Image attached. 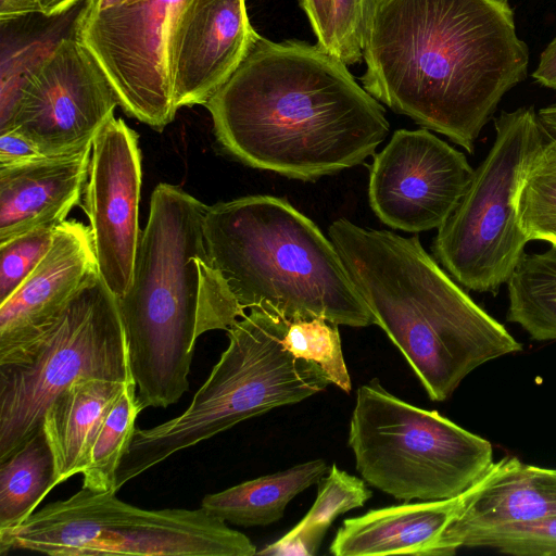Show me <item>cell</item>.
Segmentation results:
<instances>
[{
	"label": "cell",
	"mask_w": 556,
	"mask_h": 556,
	"mask_svg": "<svg viewBox=\"0 0 556 556\" xmlns=\"http://www.w3.org/2000/svg\"><path fill=\"white\" fill-rule=\"evenodd\" d=\"M507 0H379L363 49L364 89L473 153L503 97L528 75Z\"/></svg>",
	"instance_id": "obj_1"
},
{
	"label": "cell",
	"mask_w": 556,
	"mask_h": 556,
	"mask_svg": "<svg viewBox=\"0 0 556 556\" xmlns=\"http://www.w3.org/2000/svg\"><path fill=\"white\" fill-rule=\"evenodd\" d=\"M204 105L228 153L300 180L363 163L389 132L383 106L348 65L299 40L261 37Z\"/></svg>",
	"instance_id": "obj_2"
},
{
	"label": "cell",
	"mask_w": 556,
	"mask_h": 556,
	"mask_svg": "<svg viewBox=\"0 0 556 556\" xmlns=\"http://www.w3.org/2000/svg\"><path fill=\"white\" fill-rule=\"evenodd\" d=\"M206 206L177 186L155 187L131 282L117 298L142 409L177 403L189 389L197 339L245 315L208 252Z\"/></svg>",
	"instance_id": "obj_3"
},
{
	"label": "cell",
	"mask_w": 556,
	"mask_h": 556,
	"mask_svg": "<svg viewBox=\"0 0 556 556\" xmlns=\"http://www.w3.org/2000/svg\"><path fill=\"white\" fill-rule=\"evenodd\" d=\"M329 238L378 325L430 400H447L480 365L520 352L519 343L431 257L418 237L339 218Z\"/></svg>",
	"instance_id": "obj_4"
},
{
	"label": "cell",
	"mask_w": 556,
	"mask_h": 556,
	"mask_svg": "<svg viewBox=\"0 0 556 556\" xmlns=\"http://www.w3.org/2000/svg\"><path fill=\"white\" fill-rule=\"evenodd\" d=\"M203 227L214 265L243 311L375 325L330 238L287 199L248 195L206 206Z\"/></svg>",
	"instance_id": "obj_5"
},
{
	"label": "cell",
	"mask_w": 556,
	"mask_h": 556,
	"mask_svg": "<svg viewBox=\"0 0 556 556\" xmlns=\"http://www.w3.org/2000/svg\"><path fill=\"white\" fill-rule=\"evenodd\" d=\"M288 324L261 308L240 317L227 330V349L186 410L152 428L135 429L115 491L177 452L325 390L330 381L321 367L283 346Z\"/></svg>",
	"instance_id": "obj_6"
},
{
	"label": "cell",
	"mask_w": 556,
	"mask_h": 556,
	"mask_svg": "<svg viewBox=\"0 0 556 556\" xmlns=\"http://www.w3.org/2000/svg\"><path fill=\"white\" fill-rule=\"evenodd\" d=\"M84 379L134 381L117 298L98 270L49 324L0 351V460L42 428L60 393Z\"/></svg>",
	"instance_id": "obj_7"
},
{
	"label": "cell",
	"mask_w": 556,
	"mask_h": 556,
	"mask_svg": "<svg viewBox=\"0 0 556 556\" xmlns=\"http://www.w3.org/2000/svg\"><path fill=\"white\" fill-rule=\"evenodd\" d=\"M349 429L357 471L402 501L455 497L491 468L492 445L438 410L412 405L379 379L358 387Z\"/></svg>",
	"instance_id": "obj_8"
},
{
	"label": "cell",
	"mask_w": 556,
	"mask_h": 556,
	"mask_svg": "<svg viewBox=\"0 0 556 556\" xmlns=\"http://www.w3.org/2000/svg\"><path fill=\"white\" fill-rule=\"evenodd\" d=\"M52 556H252L250 539L202 507L143 509L81 488L0 531V552Z\"/></svg>",
	"instance_id": "obj_9"
},
{
	"label": "cell",
	"mask_w": 556,
	"mask_h": 556,
	"mask_svg": "<svg viewBox=\"0 0 556 556\" xmlns=\"http://www.w3.org/2000/svg\"><path fill=\"white\" fill-rule=\"evenodd\" d=\"M494 128L488 155L433 241L437 260L458 283L492 294L526 254L516 197L545 135L533 106L501 112Z\"/></svg>",
	"instance_id": "obj_10"
},
{
	"label": "cell",
	"mask_w": 556,
	"mask_h": 556,
	"mask_svg": "<svg viewBox=\"0 0 556 556\" xmlns=\"http://www.w3.org/2000/svg\"><path fill=\"white\" fill-rule=\"evenodd\" d=\"M119 99L81 41L62 38L16 85L7 125L46 156L81 150L114 116Z\"/></svg>",
	"instance_id": "obj_11"
},
{
	"label": "cell",
	"mask_w": 556,
	"mask_h": 556,
	"mask_svg": "<svg viewBox=\"0 0 556 556\" xmlns=\"http://www.w3.org/2000/svg\"><path fill=\"white\" fill-rule=\"evenodd\" d=\"M187 0H127L78 15L74 37L87 46L109 76L124 111L162 131L175 117L167 52Z\"/></svg>",
	"instance_id": "obj_12"
},
{
	"label": "cell",
	"mask_w": 556,
	"mask_h": 556,
	"mask_svg": "<svg viewBox=\"0 0 556 556\" xmlns=\"http://www.w3.org/2000/svg\"><path fill=\"white\" fill-rule=\"evenodd\" d=\"M472 174L465 154L429 129H399L374 157L369 204L393 229H439L458 205Z\"/></svg>",
	"instance_id": "obj_13"
},
{
	"label": "cell",
	"mask_w": 556,
	"mask_h": 556,
	"mask_svg": "<svg viewBox=\"0 0 556 556\" xmlns=\"http://www.w3.org/2000/svg\"><path fill=\"white\" fill-rule=\"evenodd\" d=\"M138 135L112 116L92 141L85 211L98 271L116 298L128 289L140 241Z\"/></svg>",
	"instance_id": "obj_14"
},
{
	"label": "cell",
	"mask_w": 556,
	"mask_h": 556,
	"mask_svg": "<svg viewBox=\"0 0 556 556\" xmlns=\"http://www.w3.org/2000/svg\"><path fill=\"white\" fill-rule=\"evenodd\" d=\"M260 38L245 0H187L167 52L175 110L204 105Z\"/></svg>",
	"instance_id": "obj_15"
},
{
	"label": "cell",
	"mask_w": 556,
	"mask_h": 556,
	"mask_svg": "<svg viewBox=\"0 0 556 556\" xmlns=\"http://www.w3.org/2000/svg\"><path fill=\"white\" fill-rule=\"evenodd\" d=\"M98 270L90 227L64 220L53 243L27 279L0 304V351L43 328Z\"/></svg>",
	"instance_id": "obj_16"
},
{
	"label": "cell",
	"mask_w": 556,
	"mask_h": 556,
	"mask_svg": "<svg viewBox=\"0 0 556 556\" xmlns=\"http://www.w3.org/2000/svg\"><path fill=\"white\" fill-rule=\"evenodd\" d=\"M91 151L89 143L73 153L0 167V243L66 220L89 176Z\"/></svg>",
	"instance_id": "obj_17"
},
{
	"label": "cell",
	"mask_w": 556,
	"mask_h": 556,
	"mask_svg": "<svg viewBox=\"0 0 556 556\" xmlns=\"http://www.w3.org/2000/svg\"><path fill=\"white\" fill-rule=\"evenodd\" d=\"M556 516V469L515 456L494 462L462 513L446 529L441 556H451L469 535Z\"/></svg>",
	"instance_id": "obj_18"
},
{
	"label": "cell",
	"mask_w": 556,
	"mask_h": 556,
	"mask_svg": "<svg viewBox=\"0 0 556 556\" xmlns=\"http://www.w3.org/2000/svg\"><path fill=\"white\" fill-rule=\"evenodd\" d=\"M481 479L452 498L404 503L348 518L338 529L329 552L336 556H441L446 529L462 513Z\"/></svg>",
	"instance_id": "obj_19"
},
{
	"label": "cell",
	"mask_w": 556,
	"mask_h": 556,
	"mask_svg": "<svg viewBox=\"0 0 556 556\" xmlns=\"http://www.w3.org/2000/svg\"><path fill=\"white\" fill-rule=\"evenodd\" d=\"M126 383L79 380L49 405L42 430L54 456L55 485L83 472L92 439Z\"/></svg>",
	"instance_id": "obj_20"
},
{
	"label": "cell",
	"mask_w": 556,
	"mask_h": 556,
	"mask_svg": "<svg viewBox=\"0 0 556 556\" xmlns=\"http://www.w3.org/2000/svg\"><path fill=\"white\" fill-rule=\"evenodd\" d=\"M330 467L324 459L295 465L203 497L201 507L212 516L242 527L267 526L282 518L288 503L319 483Z\"/></svg>",
	"instance_id": "obj_21"
},
{
	"label": "cell",
	"mask_w": 556,
	"mask_h": 556,
	"mask_svg": "<svg viewBox=\"0 0 556 556\" xmlns=\"http://www.w3.org/2000/svg\"><path fill=\"white\" fill-rule=\"evenodd\" d=\"M54 486V456L41 428L0 460V531L23 523Z\"/></svg>",
	"instance_id": "obj_22"
},
{
	"label": "cell",
	"mask_w": 556,
	"mask_h": 556,
	"mask_svg": "<svg viewBox=\"0 0 556 556\" xmlns=\"http://www.w3.org/2000/svg\"><path fill=\"white\" fill-rule=\"evenodd\" d=\"M366 481L332 464L319 481L316 500L307 514L283 536L267 545L260 555H315L334 519L362 507L372 495Z\"/></svg>",
	"instance_id": "obj_23"
},
{
	"label": "cell",
	"mask_w": 556,
	"mask_h": 556,
	"mask_svg": "<svg viewBox=\"0 0 556 556\" xmlns=\"http://www.w3.org/2000/svg\"><path fill=\"white\" fill-rule=\"evenodd\" d=\"M507 320L533 340H556V247L525 254L507 281Z\"/></svg>",
	"instance_id": "obj_24"
},
{
	"label": "cell",
	"mask_w": 556,
	"mask_h": 556,
	"mask_svg": "<svg viewBox=\"0 0 556 556\" xmlns=\"http://www.w3.org/2000/svg\"><path fill=\"white\" fill-rule=\"evenodd\" d=\"M141 410L136 383L130 381L125 384L92 439L81 472L83 488L93 492L115 491L116 472L136 429L135 420Z\"/></svg>",
	"instance_id": "obj_25"
},
{
	"label": "cell",
	"mask_w": 556,
	"mask_h": 556,
	"mask_svg": "<svg viewBox=\"0 0 556 556\" xmlns=\"http://www.w3.org/2000/svg\"><path fill=\"white\" fill-rule=\"evenodd\" d=\"M516 213L529 241L556 247V139L544 141L529 165L516 197Z\"/></svg>",
	"instance_id": "obj_26"
},
{
	"label": "cell",
	"mask_w": 556,
	"mask_h": 556,
	"mask_svg": "<svg viewBox=\"0 0 556 556\" xmlns=\"http://www.w3.org/2000/svg\"><path fill=\"white\" fill-rule=\"evenodd\" d=\"M282 344L295 357L320 366L330 383L350 393L352 381L344 361L337 324L321 317L289 319Z\"/></svg>",
	"instance_id": "obj_27"
},
{
	"label": "cell",
	"mask_w": 556,
	"mask_h": 556,
	"mask_svg": "<svg viewBox=\"0 0 556 556\" xmlns=\"http://www.w3.org/2000/svg\"><path fill=\"white\" fill-rule=\"evenodd\" d=\"M462 547H489L515 556H556V516L473 533Z\"/></svg>",
	"instance_id": "obj_28"
},
{
	"label": "cell",
	"mask_w": 556,
	"mask_h": 556,
	"mask_svg": "<svg viewBox=\"0 0 556 556\" xmlns=\"http://www.w3.org/2000/svg\"><path fill=\"white\" fill-rule=\"evenodd\" d=\"M378 1L331 0L327 52L348 66L358 63Z\"/></svg>",
	"instance_id": "obj_29"
},
{
	"label": "cell",
	"mask_w": 556,
	"mask_h": 556,
	"mask_svg": "<svg viewBox=\"0 0 556 556\" xmlns=\"http://www.w3.org/2000/svg\"><path fill=\"white\" fill-rule=\"evenodd\" d=\"M56 227H42L0 243V304L35 270L49 252Z\"/></svg>",
	"instance_id": "obj_30"
},
{
	"label": "cell",
	"mask_w": 556,
	"mask_h": 556,
	"mask_svg": "<svg viewBox=\"0 0 556 556\" xmlns=\"http://www.w3.org/2000/svg\"><path fill=\"white\" fill-rule=\"evenodd\" d=\"M45 156L28 139L15 130L0 132V167L21 165Z\"/></svg>",
	"instance_id": "obj_31"
},
{
	"label": "cell",
	"mask_w": 556,
	"mask_h": 556,
	"mask_svg": "<svg viewBox=\"0 0 556 556\" xmlns=\"http://www.w3.org/2000/svg\"><path fill=\"white\" fill-rule=\"evenodd\" d=\"M299 4L309 21L317 38V45L327 51L329 47L331 0H299Z\"/></svg>",
	"instance_id": "obj_32"
},
{
	"label": "cell",
	"mask_w": 556,
	"mask_h": 556,
	"mask_svg": "<svg viewBox=\"0 0 556 556\" xmlns=\"http://www.w3.org/2000/svg\"><path fill=\"white\" fill-rule=\"evenodd\" d=\"M532 78L542 87L556 92V36L542 51Z\"/></svg>",
	"instance_id": "obj_33"
},
{
	"label": "cell",
	"mask_w": 556,
	"mask_h": 556,
	"mask_svg": "<svg viewBox=\"0 0 556 556\" xmlns=\"http://www.w3.org/2000/svg\"><path fill=\"white\" fill-rule=\"evenodd\" d=\"M31 13H40L38 0H0V20H15Z\"/></svg>",
	"instance_id": "obj_34"
},
{
	"label": "cell",
	"mask_w": 556,
	"mask_h": 556,
	"mask_svg": "<svg viewBox=\"0 0 556 556\" xmlns=\"http://www.w3.org/2000/svg\"><path fill=\"white\" fill-rule=\"evenodd\" d=\"M79 0H38L40 14L50 17L60 15L71 9Z\"/></svg>",
	"instance_id": "obj_35"
},
{
	"label": "cell",
	"mask_w": 556,
	"mask_h": 556,
	"mask_svg": "<svg viewBox=\"0 0 556 556\" xmlns=\"http://www.w3.org/2000/svg\"><path fill=\"white\" fill-rule=\"evenodd\" d=\"M127 0H86L79 15L88 16L124 4Z\"/></svg>",
	"instance_id": "obj_36"
},
{
	"label": "cell",
	"mask_w": 556,
	"mask_h": 556,
	"mask_svg": "<svg viewBox=\"0 0 556 556\" xmlns=\"http://www.w3.org/2000/svg\"><path fill=\"white\" fill-rule=\"evenodd\" d=\"M543 127L549 132L556 135V102L542 108L538 113Z\"/></svg>",
	"instance_id": "obj_37"
}]
</instances>
